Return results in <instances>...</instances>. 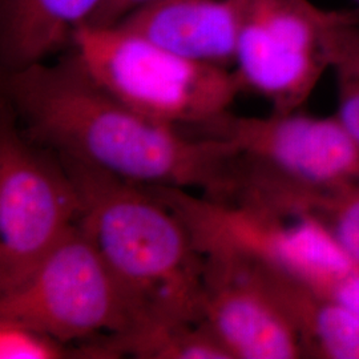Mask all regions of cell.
<instances>
[{
	"instance_id": "cell-1",
	"label": "cell",
	"mask_w": 359,
	"mask_h": 359,
	"mask_svg": "<svg viewBox=\"0 0 359 359\" xmlns=\"http://www.w3.org/2000/svg\"><path fill=\"white\" fill-rule=\"evenodd\" d=\"M1 100L28 139L52 152L144 187L231 192L237 149L191 136L135 111L103 88L71 48L1 74Z\"/></svg>"
},
{
	"instance_id": "cell-2",
	"label": "cell",
	"mask_w": 359,
	"mask_h": 359,
	"mask_svg": "<svg viewBox=\"0 0 359 359\" xmlns=\"http://www.w3.org/2000/svg\"><path fill=\"white\" fill-rule=\"evenodd\" d=\"M57 156L80 194L79 225L103 257L135 321L136 333L121 354L148 334L203 321L205 256L182 218L151 188Z\"/></svg>"
},
{
	"instance_id": "cell-3",
	"label": "cell",
	"mask_w": 359,
	"mask_h": 359,
	"mask_svg": "<svg viewBox=\"0 0 359 359\" xmlns=\"http://www.w3.org/2000/svg\"><path fill=\"white\" fill-rule=\"evenodd\" d=\"M71 50L118 100L180 129L217 121L244 90L233 68L185 57L118 25L83 27Z\"/></svg>"
},
{
	"instance_id": "cell-4",
	"label": "cell",
	"mask_w": 359,
	"mask_h": 359,
	"mask_svg": "<svg viewBox=\"0 0 359 359\" xmlns=\"http://www.w3.org/2000/svg\"><path fill=\"white\" fill-rule=\"evenodd\" d=\"M198 136L237 149V182L302 205L359 182V145L337 116L299 109L265 117L228 115Z\"/></svg>"
},
{
	"instance_id": "cell-5",
	"label": "cell",
	"mask_w": 359,
	"mask_h": 359,
	"mask_svg": "<svg viewBox=\"0 0 359 359\" xmlns=\"http://www.w3.org/2000/svg\"><path fill=\"white\" fill-rule=\"evenodd\" d=\"M0 320L65 345H100L116 358L136 333L128 304L103 257L77 224L26 281L0 293Z\"/></svg>"
},
{
	"instance_id": "cell-6",
	"label": "cell",
	"mask_w": 359,
	"mask_h": 359,
	"mask_svg": "<svg viewBox=\"0 0 359 359\" xmlns=\"http://www.w3.org/2000/svg\"><path fill=\"white\" fill-rule=\"evenodd\" d=\"M81 201L60 157L0 111V293L25 283L77 226Z\"/></svg>"
},
{
	"instance_id": "cell-7",
	"label": "cell",
	"mask_w": 359,
	"mask_h": 359,
	"mask_svg": "<svg viewBox=\"0 0 359 359\" xmlns=\"http://www.w3.org/2000/svg\"><path fill=\"white\" fill-rule=\"evenodd\" d=\"M351 11H329L310 0H238L233 69L273 112L308 102L325 69L334 28Z\"/></svg>"
},
{
	"instance_id": "cell-8",
	"label": "cell",
	"mask_w": 359,
	"mask_h": 359,
	"mask_svg": "<svg viewBox=\"0 0 359 359\" xmlns=\"http://www.w3.org/2000/svg\"><path fill=\"white\" fill-rule=\"evenodd\" d=\"M205 256L203 322L231 359L305 358L276 295L244 257Z\"/></svg>"
},
{
	"instance_id": "cell-9",
	"label": "cell",
	"mask_w": 359,
	"mask_h": 359,
	"mask_svg": "<svg viewBox=\"0 0 359 359\" xmlns=\"http://www.w3.org/2000/svg\"><path fill=\"white\" fill-rule=\"evenodd\" d=\"M116 25L193 60L234 65L238 0H149Z\"/></svg>"
},
{
	"instance_id": "cell-10",
	"label": "cell",
	"mask_w": 359,
	"mask_h": 359,
	"mask_svg": "<svg viewBox=\"0 0 359 359\" xmlns=\"http://www.w3.org/2000/svg\"><path fill=\"white\" fill-rule=\"evenodd\" d=\"M105 0H0L1 74L68 51Z\"/></svg>"
},
{
	"instance_id": "cell-11",
	"label": "cell",
	"mask_w": 359,
	"mask_h": 359,
	"mask_svg": "<svg viewBox=\"0 0 359 359\" xmlns=\"http://www.w3.org/2000/svg\"><path fill=\"white\" fill-rule=\"evenodd\" d=\"M249 261L289 317L305 358L359 359V316L327 293Z\"/></svg>"
},
{
	"instance_id": "cell-12",
	"label": "cell",
	"mask_w": 359,
	"mask_h": 359,
	"mask_svg": "<svg viewBox=\"0 0 359 359\" xmlns=\"http://www.w3.org/2000/svg\"><path fill=\"white\" fill-rule=\"evenodd\" d=\"M329 69L337 88L338 120L359 145V10L335 27L329 41Z\"/></svg>"
},
{
	"instance_id": "cell-13",
	"label": "cell",
	"mask_w": 359,
	"mask_h": 359,
	"mask_svg": "<svg viewBox=\"0 0 359 359\" xmlns=\"http://www.w3.org/2000/svg\"><path fill=\"white\" fill-rule=\"evenodd\" d=\"M136 358L231 359L204 322L180 323L148 334L127 350Z\"/></svg>"
},
{
	"instance_id": "cell-14",
	"label": "cell",
	"mask_w": 359,
	"mask_h": 359,
	"mask_svg": "<svg viewBox=\"0 0 359 359\" xmlns=\"http://www.w3.org/2000/svg\"><path fill=\"white\" fill-rule=\"evenodd\" d=\"M304 209L317 218L359 268V182L310 200Z\"/></svg>"
},
{
	"instance_id": "cell-15",
	"label": "cell",
	"mask_w": 359,
	"mask_h": 359,
	"mask_svg": "<svg viewBox=\"0 0 359 359\" xmlns=\"http://www.w3.org/2000/svg\"><path fill=\"white\" fill-rule=\"evenodd\" d=\"M87 358L83 347L74 348L48 334L19 322L0 320V359Z\"/></svg>"
},
{
	"instance_id": "cell-16",
	"label": "cell",
	"mask_w": 359,
	"mask_h": 359,
	"mask_svg": "<svg viewBox=\"0 0 359 359\" xmlns=\"http://www.w3.org/2000/svg\"><path fill=\"white\" fill-rule=\"evenodd\" d=\"M149 0H105L88 26H112Z\"/></svg>"
},
{
	"instance_id": "cell-17",
	"label": "cell",
	"mask_w": 359,
	"mask_h": 359,
	"mask_svg": "<svg viewBox=\"0 0 359 359\" xmlns=\"http://www.w3.org/2000/svg\"><path fill=\"white\" fill-rule=\"evenodd\" d=\"M323 293L332 295L359 316V269L348 273Z\"/></svg>"
},
{
	"instance_id": "cell-18",
	"label": "cell",
	"mask_w": 359,
	"mask_h": 359,
	"mask_svg": "<svg viewBox=\"0 0 359 359\" xmlns=\"http://www.w3.org/2000/svg\"><path fill=\"white\" fill-rule=\"evenodd\" d=\"M355 1H357V3H358V10H359V0H355Z\"/></svg>"
}]
</instances>
